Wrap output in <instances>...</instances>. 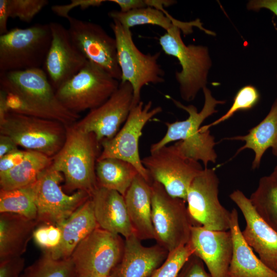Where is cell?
<instances>
[{
    "label": "cell",
    "mask_w": 277,
    "mask_h": 277,
    "mask_svg": "<svg viewBox=\"0 0 277 277\" xmlns=\"http://www.w3.org/2000/svg\"><path fill=\"white\" fill-rule=\"evenodd\" d=\"M0 89L6 94L10 112L73 125L78 114L66 109L42 68L0 72Z\"/></svg>",
    "instance_id": "cell-1"
},
{
    "label": "cell",
    "mask_w": 277,
    "mask_h": 277,
    "mask_svg": "<svg viewBox=\"0 0 277 277\" xmlns=\"http://www.w3.org/2000/svg\"><path fill=\"white\" fill-rule=\"evenodd\" d=\"M204 103L201 111L193 105L185 106L180 102L169 96L174 104L188 113V117L183 121L173 123L166 122L167 128L164 136L158 142L152 144L150 152L154 151L174 141L179 150L186 156L201 161L204 168L209 163H215L217 155L214 147L216 144L214 137L210 130L202 129L201 125L208 117L217 112V105L224 104L225 100H217L207 87L203 89Z\"/></svg>",
    "instance_id": "cell-2"
},
{
    "label": "cell",
    "mask_w": 277,
    "mask_h": 277,
    "mask_svg": "<svg viewBox=\"0 0 277 277\" xmlns=\"http://www.w3.org/2000/svg\"><path fill=\"white\" fill-rule=\"evenodd\" d=\"M66 128L65 143L52 157L50 167L63 174L65 191L82 190L91 195L98 187L95 166L101 144L93 133L84 132L73 125Z\"/></svg>",
    "instance_id": "cell-3"
},
{
    "label": "cell",
    "mask_w": 277,
    "mask_h": 277,
    "mask_svg": "<svg viewBox=\"0 0 277 277\" xmlns=\"http://www.w3.org/2000/svg\"><path fill=\"white\" fill-rule=\"evenodd\" d=\"M159 43L163 51L176 57L181 66V71L175 72L181 98L186 102L193 101L198 92L207 87L212 66L208 48L203 45H186L181 37V29L176 26L162 35Z\"/></svg>",
    "instance_id": "cell-4"
},
{
    "label": "cell",
    "mask_w": 277,
    "mask_h": 277,
    "mask_svg": "<svg viewBox=\"0 0 277 277\" xmlns=\"http://www.w3.org/2000/svg\"><path fill=\"white\" fill-rule=\"evenodd\" d=\"M52 39L49 24L15 28L0 35V72L42 68Z\"/></svg>",
    "instance_id": "cell-5"
},
{
    "label": "cell",
    "mask_w": 277,
    "mask_h": 277,
    "mask_svg": "<svg viewBox=\"0 0 277 277\" xmlns=\"http://www.w3.org/2000/svg\"><path fill=\"white\" fill-rule=\"evenodd\" d=\"M151 188L154 240L170 252L188 244L193 222L185 200L169 195L156 181H152Z\"/></svg>",
    "instance_id": "cell-6"
},
{
    "label": "cell",
    "mask_w": 277,
    "mask_h": 277,
    "mask_svg": "<svg viewBox=\"0 0 277 277\" xmlns=\"http://www.w3.org/2000/svg\"><path fill=\"white\" fill-rule=\"evenodd\" d=\"M110 27L116 42L117 61L122 73L120 82H127L131 85L133 107L141 101V91L145 85L165 81L164 71L158 63L161 52L144 54L134 44L130 29L115 20Z\"/></svg>",
    "instance_id": "cell-7"
},
{
    "label": "cell",
    "mask_w": 277,
    "mask_h": 277,
    "mask_svg": "<svg viewBox=\"0 0 277 277\" xmlns=\"http://www.w3.org/2000/svg\"><path fill=\"white\" fill-rule=\"evenodd\" d=\"M119 82L88 61L78 73L55 91V94L66 109L79 114L106 102L118 88Z\"/></svg>",
    "instance_id": "cell-8"
},
{
    "label": "cell",
    "mask_w": 277,
    "mask_h": 277,
    "mask_svg": "<svg viewBox=\"0 0 277 277\" xmlns=\"http://www.w3.org/2000/svg\"><path fill=\"white\" fill-rule=\"evenodd\" d=\"M0 134L10 136L26 150L53 157L65 143L66 128L57 121L9 112L0 123Z\"/></svg>",
    "instance_id": "cell-9"
},
{
    "label": "cell",
    "mask_w": 277,
    "mask_h": 277,
    "mask_svg": "<svg viewBox=\"0 0 277 277\" xmlns=\"http://www.w3.org/2000/svg\"><path fill=\"white\" fill-rule=\"evenodd\" d=\"M142 163L152 181L162 184L171 196L186 202L190 185L204 169L200 162L184 155L175 143L150 152Z\"/></svg>",
    "instance_id": "cell-10"
},
{
    "label": "cell",
    "mask_w": 277,
    "mask_h": 277,
    "mask_svg": "<svg viewBox=\"0 0 277 277\" xmlns=\"http://www.w3.org/2000/svg\"><path fill=\"white\" fill-rule=\"evenodd\" d=\"M63 180V174L50 166L33 184L38 225L60 226L90 197L88 192L82 190L67 194L60 186Z\"/></svg>",
    "instance_id": "cell-11"
},
{
    "label": "cell",
    "mask_w": 277,
    "mask_h": 277,
    "mask_svg": "<svg viewBox=\"0 0 277 277\" xmlns=\"http://www.w3.org/2000/svg\"><path fill=\"white\" fill-rule=\"evenodd\" d=\"M220 181L213 168H204L193 180L186 203L193 226L217 231L229 230L231 211L219 199Z\"/></svg>",
    "instance_id": "cell-12"
},
{
    "label": "cell",
    "mask_w": 277,
    "mask_h": 277,
    "mask_svg": "<svg viewBox=\"0 0 277 277\" xmlns=\"http://www.w3.org/2000/svg\"><path fill=\"white\" fill-rule=\"evenodd\" d=\"M152 105L151 101L145 105L143 102L140 101L132 107L124 126L117 134L111 139L102 141L101 146L102 149L97 159L102 160L112 157L128 162L150 183L153 181L142 163L138 143L145 125L163 110L160 106L152 109Z\"/></svg>",
    "instance_id": "cell-13"
},
{
    "label": "cell",
    "mask_w": 277,
    "mask_h": 277,
    "mask_svg": "<svg viewBox=\"0 0 277 277\" xmlns=\"http://www.w3.org/2000/svg\"><path fill=\"white\" fill-rule=\"evenodd\" d=\"M68 29L71 39L89 61L121 82L116 42L100 25L70 16Z\"/></svg>",
    "instance_id": "cell-14"
},
{
    "label": "cell",
    "mask_w": 277,
    "mask_h": 277,
    "mask_svg": "<svg viewBox=\"0 0 277 277\" xmlns=\"http://www.w3.org/2000/svg\"><path fill=\"white\" fill-rule=\"evenodd\" d=\"M124 243L121 235L97 228L72 254L77 273L110 275L122 258Z\"/></svg>",
    "instance_id": "cell-15"
},
{
    "label": "cell",
    "mask_w": 277,
    "mask_h": 277,
    "mask_svg": "<svg viewBox=\"0 0 277 277\" xmlns=\"http://www.w3.org/2000/svg\"><path fill=\"white\" fill-rule=\"evenodd\" d=\"M133 91L129 82H120L117 90L100 106L90 110L73 125L87 133H93L101 144L113 138L126 122L132 107Z\"/></svg>",
    "instance_id": "cell-16"
},
{
    "label": "cell",
    "mask_w": 277,
    "mask_h": 277,
    "mask_svg": "<svg viewBox=\"0 0 277 277\" xmlns=\"http://www.w3.org/2000/svg\"><path fill=\"white\" fill-rule=\"evenodd\" d=\"M49 24L52 39L44 67L56 91L78 73L88 60L72 43L68 29L57 22Z\"/></svg>",
    "instance_id": "cell-17"
},
{
    "label": "cell",
    "mask_w": 277,
    "mask_h": 277,
    "mask_svg": "<svg viewBox=\"0 0 277 277\" xmlns=\"http://www.w3.org/2000/svg\"><path fill=\"white\" fill-rule=\"evenodd\" d=\"M229 197L245 219L246 226L242 231L244 240L266 266L277 272V232L259 216L243 191L235 190Z\"/></svg>",
    "instance_id": "cell-18"
},
{
    "label": "cell",
    "mask_w": 277,
    "mask_h": 277,
    "mask_svg": "<svg viewBox=\"0 0 277 277\" xmlns=\"http://www.w3.org/2000/svg\"><path fill=\"white\" fill-rule=\"evenodd\" d=\"M193 253L207 266L212 277H228V270L233 250L230 230L207 229L193 226L188 243Z\"/></svg>",
    "instance_id": "cell-19"
},
{
    "label": "cell",
    "mask_w": 277,
    "mask_h": 277,
    "mask_svg": "<svg viewBox=\"0 0 277 277\" xmlns=\"http://www.w3.org/2000/svg\"><path fill=\"white\" fill-rule=\"evenodd\" d=\"M168 252L156 244L144 246L133 233L125 239L123 255L110 277H150L167 258Z\"/></svg>",
    "instance_id": "cell-20"
},
{
    "label": "cell",
    "mask_w": 277,
    "mask_h": 277,
    "mask_svg": "<svg viewBox=\"0 0 277 277\" xmlns=\"http://www.w3.org/2000/svg\"><path fill=\"white\" fill-rule=\"evenodd\" d=\"M91 198L100 228L125 239L134 233L123 195L117 191L98 187Z\"/></svg>",
    "instance_id": "cell-21"
},
{
    "label": "cell",
    "mask_w": 277,
    "mask_h": 277,
    "mask_svg": "<svg viewBox=\"0 0 277 277\" xmlns=\"http://www.w3.org/2000/svg\"><path fill=\"white\" fill-rule=\"evenodd\" d=\"M229 230L232 235L233 250L228 277H277V272L269 268L257 257L244 240L235 208L231 211Z\"/></svg>",
    "instance_id": "cell-22"
},
{
    "label": "cell",
    "mask_w": 277,
    "mask_h": 277,
    "mask_svg": "<svg viewBox=\"0 0 277 277\" xmlns=\"http://www.w3.org/2000/svg\"><path fill=\"white\" fill-rule=\"evenodd\" d=\"M151 184L138 174L124 195L131 226L134 234L141 241L155 238L151 215Z\"/></svg>",
    "instance_id": "cell-23"
},
{
    "label": "cell",
    "mask_w": 277,
    "mask_h": 277,
    "mask_svg": "<svg viewBox=\"0 0 277 277\" xmlns=\"http://www.w3.org/2000/svg\"><path fill=\"white\" fill-rule=\"evenodd\" d=\"M60 227L62 231L60 244L52 251L43 252L55 260L69 259L80 242L99 227L91 196Z\"/></svg>",
    "instance_id": "cell-24"
},
{
    "label": "cell",
    "mask_w": 277,
    "mask_h": 277,
    "mask_svg": "<svg viewBox=\"0 0 277 277\" xmlns=\"http://www.w3.org/2000/svg\"><path fill=\"white\" fill-rule=\"evenodd\" d=\"M38 225L35 220L11 213H0V261L22 256Z\"/></svg>",
    "instance_id": "cell-25"
},
{
    "label": "cell",
    "mask_w": 277,
    "mask_h": 277,
    "mask_svg": "<svg viewBox=\"0 0 277 277\" xmlns=\"http://www.w3.org/2000/svg\"><path fill=\"white\" fill-rule=\"evenodd\" d=\"M223 140L245 142V144L237 150L234 157L245 149L252 150L254 153L251 166L252 169L259 168L262 157L269 148H271L272 154L277 156V97L265 118L249 129L247 134Z\"/></svg>",
    "instance_id": "cell-26"
},
{
    "label": "cell",
    "mask_w": 277,
    "mask_h": 277,
    "mask_svg": "<svg viewBox=\"0 0 277 277\" xmlns=\"http://www.w3.org/2000/svg\"><path fill=\"white\" fill-rule=\"evenodd\" d=\"M95 174L98 187L117 191L124 196L140 173L128 162L109 157L97 160Z\"/></svg>",
    "instance_id": "cell-27"
},
{
    "label": "cell",
    "mask_w": 277,
    "mask_h": 277,
    "mask_svg": "<svg viewBox=\"0 0 277 277\" xmlns=\"http://www.w3.org/2000/svg\"><path fill=\"white\" fill-rule=\"evenodd\" d=\"M51 163L52 157L38 152L28 150L26 157L19 165L0 174L1 189L10 190L33 184Z\"/></svg>",
    "instance_id": "cell-28"
},
{
    "label": "cell",
    "mask_w": 277,
    "mask_h": 277,
    "mask_svg": "<svg viewBox=\"0 0 277 277\" xmlns=\"http://www.w3.org/2000/svg\"><path fill=\"white\" fill-rule=\"evenodd\" d=\"M108 15L113 20L129 29L137 25L148 24L159 26L167 31L176 26L185 32L190 25L189 22H182L173 18L164 8L157 9L147 7L127 12L112 10L108 13Z\"/></svg>",
    "instance_id": "cell-29"
},
{
    "label": "cell",
    "mask_w": 277,
    "mask_h": 277,
    "mask_svg": "<svg viewBox=\"0 0 277 277\" xmlns=\"http://www.w3.org/2000/svg\"><path fill=\"white\" fill-rule=\"evenodd\" d=\"M249 199L259 216L277 232V180L270 175L261 177Z\"/></svg>",
    "instance_id": "cell-30"
},
{
    "label": "cell",
    "mask_w": 277,
    "mask_h": 277,
    "mask_svg": "<svg viewBox=\"0 0 277 277\" xmlns=\"http://www.w3.org/2000/svg\"><path fill=\"white\" fill-rule=\"evenodd\" d=\"M0 213H14L36 221L37 210L33 184L10 190L1 189Z\"/></svg>",
    "instance_id": "cell-31"
},
{
    "label": "cell",
    "mask_w": 277,
    "mask_h": 277,
    "mask_svg": "<svg viewBox=\"0 0 277 277\" xmlns=\"http://www.w3.org/2000/svg\"><path fill=\"white\" fill-rule=\"evenodd\" d=\"M77 272L71 258L55 260L43 252L42 256L26 268L21 277H76Z\"/></svg>",
    "instance_id": "cell-32"
},
{
    "label": "cell",
    "mask_w": 277,
    "mask_h": 277,
    "mask_svg": "<svg viewBox=\"0 0 277 277\" xmlns=\"http://www.w3.org/2000/svg\"><path fill=\"white\" fill-rule=\"evenodd\" d=\"M260 94L257 88L253 85H248L241 88L233 98L230 108L220 118L212 123L201 127L203 130H209L231 118L236 112L252 109L260 101Z\"/></svg>",
    "instance_id": "cell-33"
},
{
    "label": "cell",
    "mask_w": 277,
    "mask_h": 277,
    "mask_svg": "<svg viewBox=\"0 0 277 277\" xmlns=\"http://www.w3.org/2000/svg\"><path fill=\"white\" fill-rule=\"evenodd\" d=\"M193 251L189 243L168 253L162 265L150 277H177Z\"/></svg>",
    "instance_id": "cell-34"
},
{
    "label": "cell",
    "mask_w": 277,
    "mask_h": 277,
    "mask_svg": "<svg viewBox=\"0 0 277 277\" xmlns=\"http://www.w3.org/2000/svg\"><path fill=\"white\" fill-rule=\"evenodd\" d=\"M48 4L47 0H9L10 17L29 23Z\"/></svg>",
    "instance_id": "cell-35"
},
{
    "label": "cell",
    "mask_w": 277,
    "mask_h": 277,
    "mask_svg": "<svg viewBox=\"0 0 277 277\" xmlns=\"http://www.w3.org/2000/svg\"><path fill=\"white\" fill-rule=\"evenodd\" d=\"M33 239L43 251H50L60 244L62 231L60 226L50 224H39L35 228Z\"/></svg>",
    "instance_id": "cell-36"
},
{
    "label": "cell",
    "mask_w": 277,
    "mask_h": 277,
    "mask_svg": "<svg viewBox=\"0 0 277 277\" xmlns=\"http://www.w3.org/2000/svg\"><path fill=\"white\" fill-rule=\"evenodd\" d=\"M105 2V0H71L68 4L53 5L51 9L56 15L67 19L70 16L69 12L75 8L85 10L91 7H99Z\"/></svg>",
    "instance_id": "cell-37"
},
{
    "label": "cell",
    "mask_w": 277,
    "mask_h": 277,
    "mask_svg": "<svg viewBox=\"0 0 277 277\" xmlns=\"http://www.w3.org/2000/svg\"><path fill=\"white\" fill-rule=\"evenodd\" d=\"M203 261L192 254L186 262L177 277H212L205 269Z\"/></svg>",
    "instance_id": "cell-38"
},
{
    "label": "cell",
    "mask_w": 277,
    "mask_h": 277,
    "mask_svg": "<svg viewBox=\"0 0 277 277\" xmlns=\"http://www.w3.org/2000/svg\"><path fill=\"white\" fill-rule=\"evenodd\" d=\"M25 261L22 256L13 257L0 261V277H21Z\"/></svg>",
    "instance_id": "cell-39"
},
{
    "label": "cell",
    "mask_w": 277,
    "mask_h": 277,
    "mask_svg": "<svg viewBox=\"0 0 277 277\" xmlns=\"http://www.w3.org/2000/svg\"><path fill=\"white\" fill-rule=\"evenodd\" d=\"M28 150L19 149L0 157V174L4 173L19 165L26 157Z\"/></svg>",
    "instance_id": "cell-40"
},
{
    "label": "cell",
    "mask_w": 277,
    "mask_h": 277,
    "mask_svg": "<svg viewBox=\"0 0 277 277\" xmlns=\"http://www.w3.org/2000/svg\"><path fill=\"white\" fill-rule=\"evenodd\" d=\"M246 8L247 10L253 11L266 9L277 16V0H250L247 3Z\"/></svg>",
    "instance_id": "cell-41"
},
{
    "label": "cell",
    "mask_w": 277,
    "mask_h": 277,
    "mask_svg": "<svg viewBox=\"0 0 277 277\" xmlns=\"http://www.w3.org/2000/svg\"><path fill=\"white\" fill-rule=\"evenodd\" d=\"M118 5L120 11L127 12L130 11L147 7L145 0H109Z\"/></svg>",
    "instance_id": "cell-42"
},
{
    "label": "cell",
    "mask_w": 277,
    "mask_h": 277,
    "mask_svg": "<svg viewBox=\"0 0 277 277\" xmlns=\"http://www.w3.org/2000/svg\"><path fill=\"white\" fill-rule=\"evenodd\" d=\"M18 146L10 136L0 134V157L18 150Z\"/></svg>",
    "instance_id": "cell-43"
},
{
    "label": "cell",
    "mask_w": 277,
    "mask_h": 277,
    "mask_svg": "<svg viewBox=\"0 0 277 277\" xmlns=\"http://www.w3.org/2000/svg\"><path fill=\"white\" fill-rule=\"evenodd\" d=\"M10 17L9 0L0 1V35L8 32L7 22Z\"/></svg>",
    "instance_id": "cell-44"
},
{
    "label": "cell",
    "mask_w": 277,
    "mask_h": 277,
    "mask_svg": "<svg viewBox=\"0 0 277 277\" xmlns=\"http://www.w3.org/2000/svg\"><path fill=\"white\" fill-rule=\"evenodd\" d=\"M9 112L7 105L5 93L0 89V123L4 121Z\"/></svg>",
    "instance_id": "cell-45"
},
{
    "label": "cell",
    "mask_w": 277,
    "mask_h": 277,
    "mask_svg": "<svg viewBox=\"0 0 277 277\" xmlns=\"http://www.w3.org/2000/svg\"><path fill=\"white\" fill-rule=\"evenodd\" d=\"M147 7L160 9L164 7H169L176 3L172 0H145Z\"/></svg>",
    "instance_id": "cell-46"
},
{
    "label": "cell",
    "mask_w": 277,
    "mask_h": 277,
    "mask_svg": "<svg viewBox=\"0 0 277 277\" xmlns=\"http://www.w3.org/2000/svg\"><path fill=\"white\" fill-rule=\"evenodd\" d=\"M76 277H110V276L94 273H77Z\"/></svg>",
    "instance_id": "cell-47"
},
{
    "label": "cell",
    "mask_w": 277,
    "mask_h": 277,
    "mask_svg": "<svg viewBox=\"0 0 277 277\" xmlns=\"http://www.w3.org/2000/svg\"><path fill=\"white\" fill-rule=\"evenodd\" d=\"M271 176L277 180V165L274 168L272 173L270 174Z\"/></svg>",
    "instance_id": "cell-48"
},
{
    "label": "cell",
    "mask_w": 277,
    "mask_h": 277,
    "mask_svg": "<svg viewBox=\"0 0 277 277\" xmlns=\"http://www.w3.org/2000/svg\"><path fill=\"white\" fill-rule=\"evenodd\" d=\"M276 78H277V73H276Z\"/></svg>",
    "instance_id": "cell-49"
}]
</instances>
